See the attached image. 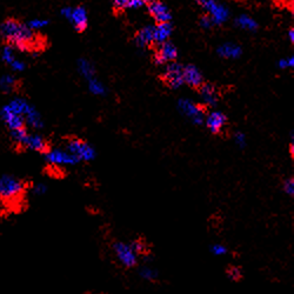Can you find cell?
Returning a JSON list of instances; mask_svg holds the SVG:
<instances>
[{
    "mask_svg": "<svg viewBox=\"0 0 294 294\" xmlns=\"http://www.w3.org/2000/svg\"><path fill=\"white\" fill-rule=\"evenodd\" d=\"M27 137H28V132H27L26 127H25V129H20V130L12 131V132H11V138H12L14 143H16L17 145H21V146H24Z\"/></svg>",
    "mask_w": 294,
    "mask_h": 294,
    "instance_id": "27",
    "label": "cell"
},
{
    "mask_svg": "<svg viewBox=\"0 0 294 294\" xmlns=\"http://www.w3.org/2000/svg\"><path fill=\"white\" fill-rule=\"evenodd\" d=\"M172 25L171 23H162L157 24V26H154L153 31V40L157 44L161 45L164 42H167V40L172 34Z\"/></svg>",
    "mask_w": 294,
    "mask_h": 294,
    "instance_id": "16",
    "label": "cell"
},
{
    "mask_svg": "<svg viewBox=\"0 0 294 294\" xmlns=\"http://www.w3.org/2000/svg\"><path fill=\"white\" fill-rule=\"evenodd\" d=\"M88 81V88L92 93L95 95H105L106 94V87L105 85L99 81L97 78H92V79L87 80Z\"/></svg>",
    "mask_w": 294,
    "mask_h": 294,
    "instance_id": "24",
    "label": "cell"
},
{
    "mask_svg": "<svg viewBox=\"0 0 294 294\" xmlns=\"http://www.w3.org/2000/svg\"><path fill=\"white\" fill-rule=\"evenodd\" d=\"M32 192H33L34 196H44V194L47 192V186L45 185V184H41L39 183L35 185L33 189H32Z\"/></svg>",
    "mask_w": 294,
    "mask_h": 294,
    "instance_id": "33",
    "label": "cell"
},
{
    "mask_svg": "<svg viewBox=\"0 0 294 294\" xmlns=\"http://www.w3.org/2000/svg\"><path fill=\"white\" fill-rule=\"evenodd\" d=\"M153 31L154 26H146L138 32L136 35V42L140 47H147L150 46L153 40Z\"/></svg>",
    "mask_w": 294,
    "mask_h": 294,
    "instance_id": "20",
    "label": "cell"
},
{
    "mask_svg": "<svg viewBox=\"0 0 294 294\" xmlns=\"http://www.w3.org/2000/svg\"><path fill=\"white\" fill-rule=\"evenodd\" d=\"M66 151L74 155L79 161L81 160L91 161L95 158L94 148L92 147L91 145H88L86 141L76 139V138L69 140L66 146Z\"/></svg>",
    "mask_w": 294,
    "mask_h": 294,
    "instance_id": "5",
    "label": "cell"
},
{
    "mask_svg": "<svg viewBox=\"0 0 294 294\" xmlns=\"http://www.w3.org/2000/svg\"><path fill=\"white\" fill-rule=\"evenodd\" d=\"M197 3L207 12L214 25H221L228 19L229 12L227 7L219 4L217 0H197Z\"/></svg>",
    "mask_w": 294,
    "mask_h": 294,
    "instance_id": "4",
    "label": "cell"
},
{
    "mask_svg": "<svg viewBox=\"0 0 294 294\" xmlns=\"http://www.w3.org/2000/svg\"><path fill=\"white\" fill-rule=\"evenodd\" d=\"M25 191L26 184L21 179L7 174L0 177V201L6 207L19 201Z\"/></svg>",
    "mask_w": 294,
    "mask_h": 294,
    "instance_id": "2",
    "label": "cell"
},
{
    "mask_svg": "<svg viewBox=\"0 0 294 294\" xmlns=\"http://www.w3.org/2000/svg\"><path fill=\"white\" fill-rule=\"evenodd\" d=\"M130 244H131V246H132L133 251L138 254V256H140V254H146L147 246H146V244L143 242V240H140V239L133 240V242L130 243Z\"/></svg>",
    "mask_w": 294,
    "mask_h": 294,
    "instance_id": "29",
    "label": "cell"
},
{
    "mask_svg": "<svg viewBox=\"0 0 294 294\" xmlns=\"http://www.w3.org/2000/svg\"><path fill=\"white\" fill-rule=\"evenodd\" d=\"M148 11H150L151 16L154 18V20L157 21L158 24L162 23H169L172 19L171 13H169V10L167 9V6L165 4H162L161 2H154L150 3L148 5Z\"/></svg>",
    "mask_w": 294,
    "mask_h": 294,
    "instance_id": "11",
    "label": "cell"
},
{
    "mask_svg": "<svg viewBox=\"0 0 294 294\" xmlns=\"http://www.w3.org/2000/svg\"><path fill=\"white\" fill-rule=\"evenodd\" d=\"M145 3H152V2H154V0H144Z\"/></svg>",
    "mask_w": 294,
    "mask_h": 294,
    "instance_id": "41",
    "label": "cell"
},
{
    "mask_svg": "<svg viewBox=\"0 0 294 294\" xmlns=\"http://www.w3.org/2000/svg\"><path fill=\"white\" fill-rule=\"evenodd\" d=\"M236 24L238 25L240 28H244V30H247V31H257L258 28V23L252 18L246 16V14H243V16H240L239 18H237L236 20Z\"/></svg>",
    "mask_w": 294,
    "mask_h": 294,
    "instance_id": "23",
    "label": "cell"
},
{
    "mask_svg": "<svg viewBox=\"0 0 294 294\" xmlns=\"http://www.w3.org/2000/svg\"><path fill=\"white\" fill-rule=\"evenodd\" d=\"M0 37L6 45L21 52H35L42 47V39L27 27L26 24L14 19L7 18L0 25Z\"/></svg>",
    "mask_w": 294,
    "mask_h": 294,
    "instance_id": "1",
    "label": "cell"
},
{
    "mask_svg": "<svg viewBox=\"0 0 294 294\" xmlns=\"http://www.w3.org/2000/svg\"><path fill=\"white\" fill-rule=\"evenodd\" d=\"M200 25H201V27H204V28H211L214 24L210 17L204 16V17H201V19H200Z\"/></svg>",
    "mask_w": 294,
    "mask_h": 294,
    "instance_id": "38",
    "label": "cell"
},
{
    "mask_svg": "<svg viewBox=\"0 0 294 294\" xmlns=\"http://www.w3.org/2000/svg\"><path fill=\"white\" fill-rule=\"evenodd\" d=\"M179 109L185 114L187 118L192 120L196 125H201L205 122V108L199 105H196L194 102L187 99H180L179 100Z\"/></svg>",
    "mask_w": 294,
    "mask_h": 294,
    "instance_id": "7",
    "label": "cell"
},
{
    "mask_svg": "<svg viewBox=\"0 0 294 294\" xmlns=\"http://www.w3.org/2000/svg\"><path fill=\"white\" fill-rule=\"evenodd\" d=\"M211 253L213 254L215 257H221V256H226L228 252L227 247L222 244H214V245L211 246Z\"/></svg>",
    "mask_w": 294,
    "mask_h": 294,
    "instance_id": "31",
    "label": "cell"
},
{
    "mask_svg": "<svg viewBox=\"0 0 294 294\" xmlns=\"http://www.w3.org/2000/svg\"><path fill=\"white\" fill-rule=\"evenodd\" d=\"M2 59L3 62L6 64V65H11L14 60L17 59V55H16V49L13 47H11L9 45H5L4 46L3 51H2Z\"/></svg>",
    "mask_w": 294,
    "mask_h": 294,
    "instance_id": "26",
    "label": "cell"
},
{
    "mask_svg": "<svg viewBox=\"0 0 294 294\" xmlns=\"http://www.w3.org/2000/svg\"><path fill=\"white\" fill-rule=\"evenodd\" d=\"M144 0H130L129 4H127L126 9H133V10H137V9H140V7H143L145 5Z\"/></svg>",
    "mask_w": 294,
    "mask_h": 294,
    "instance_id": "36",
    "label": "cell"
},
{
    "mask_svg": "<svg viewBox=\"0 0 294 294\" xmlns=\"http://www.w3.org/2000/svg\"><path fill=\"white\" fill-rule=\"evenodd\" d=\"M10 67L12 69V71H14V72H23V71L26 69V64H25L23 60L17 58L12 64H11Z\"/></svg>",
    "mask_w": 294,
    "mask_h": 294,
    "instance_id": "32",
    "label": "cell"
},
{
    "mask_svg": "<svg viewBox=\"0 0 294 294\" xmlns=\"http://www.w3.org/2000/svg\"><path fill=\"white\" fill-rule=\"evenodd\" d=\"M200 95L208 106H214L218 102V92L215 87L211 84H203L200 86Z\"/></svg>",
    "mask_w": 294,
    "mask_h": 294,
    "instance_id": "19",
    "label": "cell"
},
{
    "mask_svg": "<svg viewBox=\"0 0 294 294\" xmlns=\"http://www.w3.org/2000/svg\"><path fill=\"white\" fill-rule=\"evenodd\" d=\"M78 71L87 80L95 78V70L93 64L88 62L87 59H79V62H78Z\"/></svg>",
    "mask_w": 294,
    "mask_h": 294,
    "instance_id": "22",
    "label": "cell"
},
{
    "mask_svg": "<svg viewBox=\"0 0 294 294\" xmlns=\"http://www.w3.org/2000/svg\"><path fill=\"white\" fill-rule=\"evenodd\" d=\"M24 147L31 151L41 152V153H46L48 151L47 141L41 136H39V134H28L27 139L24 144Z\"/></svg>",
    "mask_w": 294,
    "mask_h": 294,
    "instance_id": "15",
    "label": "cell"
},
{
    "mask_svg": "<svg viewBox=\"0 0 294 294\" xmlns=\"http://www.w3.org/2000/svg\"><path fill=\"white\" fill-rule=\"evenodd\" d=\"M243 49L239 45L233 44V42H226V44H222L220 47L218 48V54L221 56V58L226 59H238L240 55H242Z\"/></svg>",
    "mask_w": 294,
    "mask_h": 294,
    "instance_id": "18",
    "label": "cell"
},
{
    "mask_svg": "<svg viewBox=\"0 0 294 294\" xmlns=\"http://www.w3.org/2000/svg\"><path fill=\"white\" fill-rule=\"evenodd\" d=\"M226 122H227V119H226V115L224 114V113H221L219 111H214L208 114L206 119V125L212 133L218 134V133H220L222 129L225 127Z\"/></svg>",
    "mask_w": 294,
    "mask_h": 294,
    "instance_id": "14",
    "label": "cell"
},
{
    "mask_svg": "<svg viewBox=\"0 0 294 294\" xmlns=\"http://www.w3.org/2000/svg\"><path fill=\"white\" fill-rule=\"evenodd\" d=\"M113 5H114L118 10H124L126 9L127 4H129L130 0H112Z\"/></svg>",
    "mask_w": 294,
    "mask_h": 294,
    "instance_id": "39",
    "label": "cell"
},
{
    "mask_svg": "<svg viewBox=\"0 0 294 294\" xmlns=\"http://www.w3.org/2000/svg\"><path fill=\"white\" fill-rule=\"evenodd\" d=\"M288 38H289V41L294 42V30L291 28V30L288 31Z\"/></svg>",
    "mask_w": 294,
    "mask_h": 294,
    "instance_id": "40",
    "label": "cell"
},
{
    "mask_svg": "<svg viewBox=\"0 0 294 294\" xmlns=\"http://www.w3.org/2000/svg\"><path fill=\"white\" fill-rule=\"evenodd\" d=\"M112 250L116 260L125 268H132L138 264V257L139 256L134 252L130 243L115 242L112 245Z\"/></svg>",
    "mask_w": 294,
    "mask_h": 294,
    "instance_id": "3",
    "label": "cell"
},
{
    "mask_svg": "<svg viewBox=\"0 0 294 294\" xmlns=\"http://www.w3.org/2000/svg\"><path fill=\"white\" fill-rule=\"evenodd\" d=\"M62 14L67 20L71 21L77 31L83 32L87 27L88 17L86 10L83 6L78 7H65L62 10Z\"/></svg>",
    "mask_w": 294,
    "mask_h": 294,
    "instance_id": "6",
    "label": "cell"
},
{
    "mask_svg": "<svg viewBox=\"0 0 294 294\" xmlns=\"http://www.w3.org/2000/svg\"><path fill=\"white\" fill-rule=\"evenodd\" d=\"M24 118H25V123H26V125L32 127V129L41 130L42 127H44V122H42L40 113L35 109L34 106H32V105L28 106Z\"/></svg>",
    "mask_w": 294,
    "mask_h": 294,
    "instance_id": "17",
    "label": "cell"
},
{
    "mask_svg": "<svg viewBox=\"0 0 294 294\" xmlns=\"http://www.w3.org/2000/svg\"><path fill=\"white\" fill-rule=\"evenodd\" d=\"M0 116H2L3 122L5 123L7 129L10 130V132L20 130V129H25V127H26V123H25L24 115L14 114V113L9 112L7 109L2 107V109H0Z\"/></svg>",
    "mask_w": 294,
    "mask_h": 294,
    "instance_id": "12",
    "label": "cell"
},
{
    "mask_svg": "<svg viewBox=\"0 0 294 294\" xmlns=\"http://www.w3.org/2000/svg\"><path fill=\"white\" fill-rule=\"evenodd\" d=\"M183 69L184 67L180 64L169 63L165 67L164 72H162V80L165 81L166 85H168L172 88H179L184 84L183 78Z\"/></svg>",
    "mask_w": 294,
    "mask_h": 294,
    "instance_id": "8",
    "label": "cell"
},
{
    "mask_svg": "<svg viewBox=\"0 0 294 294\" xmlns=\"http://www.w3.org/2000/svg\"><path fill=\"white\" fill-rule=\"evenodd\" d=\"M46 160L48 164L53 166H72L77 165L79 160L65 150H60V148H55V150H51L46 152Z\"/></svg>",
    "mask_w": 294,
    "mask_h": 294,
    "instance_id": "9",
    "label": "cell"
},
{
    "mask_svg": "<svg viewBox=\"0 0 294 294\" xmlns=\"http://www.w3.org/2000/svg\"><path fill=\"white\" fill-rule=\"evenodd\" d=\"M284 191L286 194H288V196H293L294 194V180L292 178L289 179H286L285 183H284Z\"/></svg>",
    "mask_w": 294,
    "mask_h": 294,
    "instance_id": "34",
    "label": "cell"
},
{
    "mask_svg": "<svg viewBox=\"0 0 294 294\" xmlns=\"http://www.w3.org/2000/svg\"><path fill=\"white\" fill-rule=\"evenodd\" d=\"M226 274H227L229 280L238 281V280H240V278H242V270H240V268L237 267V266H231V267L227 268Z\"/></svg>",
    "mask_w": 294,
    "mask_h": 294,
    "instance_id": "30",
    "label": "cell"
},
{
    "mask_svg": "<svg viewBox=\"0 0 294 294\" xmlns=\"http://www.w3.org/2000/svg\"><path fill=\"white\" fill-rule=\"evenodd\" d=\"M178 55V51L177 47L172 42H164L159 46L158 51L155 52L154 55V62L158 65H165V64L173 63V60Z\"/></svg>",
    "mask_w": 294,
    "mask_h": 294,
    "instance_id": "10",
    "label": "cell"
},
{
    "mask_svg": "<svg viewBox=\"0 0 294 294\" xmlns=\"http://www.w3.org/2000/svg\"><path fill=\"white\" fill-rule=\"evenodd\" d=\"M26 25H27V27L30 28V30L35 32V31L42 30V28L47 26L48 20H45V19H32V20L28 21Z\"/></svg>",
    "mask_w": 294,
    "mask_h": 294,
    "instance_id": "28",
    "label": "cell"
},
{
    "mask_svg": "<svg viewBox=\"0 0 294 294\" xmlns=\"http://www.w3.org/2000/svg\"><path fill=\"white\" fill-rule=\"evenodd\" d=\"M278 66L280 67V69H289V67H293L294 66V58L293 56H289V58H285V59H281L280 62L278 63Z\"/></svg>",
    "mask_w": 294,
    "mask_h": 294,
    "instance_id": "35",
    "label": "cell"
},
{
    "mask_svg": "<svg viewBox=\"0 0 294 294\" xmlns=\"http://www.w3.org/2000/svg\"><path fill=\"white\" fill-rule=\"evenodd\" d=\"M18 87V80L17 78L12 76V74H5L0 78V90L4 93H12L16 91Z\"/></svg>",
    "mask_w": 294,
    "mask_h": 294,
    "instance_id": "21",
    "label": "cell"
},
{
    "mask_svg": "<svg viewBox=\"0 0 294 294\" xmlns=\"http://www.w3.org/2000/svg\"><path fill=\"white\" fill-rule=\"evenodd\" d=\"M87 294H100V293H87Z\"/></svg>",
    "mask_w": 294,
    "mask_h": 294,
    "instance_id": "42",
    "label": "cell"
},
{
    "mask_svg": "<svg viewBox=\"0 0 294 294\" xmlns=\"http://www.w3.org/2000/svg\"><path fill=\"white\" fill-rule=\"evenodd\" d=\"M139 275H140L141 279H144V280L154 281V280H157V279H158L159 273H158V271L154 270L153 267L144 266V267L140 268Z\"/></svg>",
    "mask_w": 294,
    "mask_h": 294,
    "instance_id": "25",
    "label": "cell"
},
{
    "mask_svg": "<svg viewBox=\"0 0 294 294\" xmlns=\"http://www.w3.org/2000/svg\"><path fill=\"white\" fill-rule=\"evenodd\" d=\"M234 140L239 147H244L246 145V137H245V134L242 132H238L236 134Z\"/></svg>",
    "mask_w": 294,
    "mask_h": 294,
    "instance_id": "37",
    "label": "cell"
},
{
    "mask_svg": "<svg viewBox=\"0 0 294 294\" xmlns=\"http://www.w3.org/2000/svg\"><path fill=\"white\" fill-rule=\"evenodd\" d=\"M184 83L190 85L191 87H200L204 84L203 74L199 69L193 65H187L183 69Z\"/></svg>",
    "mask_w": 294,
    "mask_h": 294,
    "instance_id": "13",
    "label": "cell"
}]
</instances>
